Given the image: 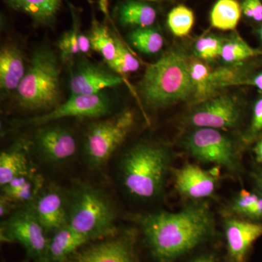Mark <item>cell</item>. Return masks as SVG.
Returning <instances> with one entry per match:
<instances>
[{"instance_id": "6da1fadb", "label": "cell", "mask_w": 262, "mask_h": 262, "mask_svg": "<svg viewBox=\"0 0 262 262\" xmlns=\"http://www.w3.org/2000/svg\"><path fill=\"white\" fill-rule=\"evenodd\" d=\"M155 262H177L214 235L215 219L206 201L194 202L178 212L158 211L139 220Z\"/></svg>"}, {"instance_id": "7a4b0ae2", "label": "cell", "mask_w": 262, "mask_h": 262, "mask_svg": "<svg viewBox=\"0 0 262 262\" xmlns=\"http://www.w3.org/2000/svg\"><path fill=\"white\" fill-rule=\"evenodd\" d=\"M172 158L168 146L155 141H140L129 147L119 161V181L124 192L136 201L158 198L171 172Z\"/></svg>"}, {"instance_id": "3957f363", "label": "cell", "mask_w": 262, "mask_h": 262, "mask_svg": "<svg viewBox=\"0 0 262 262\" xmlns=\"http://www.w3.org/2000/svg\"><path fill=\"white\" fill-rule=\"evenodd\" d=\"M139 94L144 104L154 110L193 98L190 60L185 53L173 48L148 65L139 82Z\"/></svg>"}, {"instance_id": "277c9868", "label": "cell", "mask_w": 262, "mask_h": 262, "mask_svg": "<svg viewBox=\"0 0 262 262\" xmlns=\"http://www.w3.org/2000/svg\"><path fill=\"white\" fill-rule=\"evenodd\" d=\"M117 218L113 199L100 188L84 184L69 191L68 225L91 242L115 235Z\"/></svg>"}, {"instance_id": "5b68a950", "label": "cell", "mask_w": 262, "mask_h": 262, "mask_svg": "<svg viewBox=\"0 0 262 262\" xmlns=\"http://www.w3.org/2000/svg\"><path fill=\"white\" fill-rule=\"evenodd\" d=\"M60 73L54 51L46 47L36 50L15 92L19 107L26 111L49 112L61 104Z\"/></svg>"}, {"instance_id": "8992f818", "label": "cell", "mask_w": 262, "mask_h": 262, "mask_svg": "<svg viewBox=\"0 0 262 262\" xmlns=\"http://www.w3.org/2000/svg\"><path fill=\"white\" fill-rule=\"evenodd\" d=\"M136 122L130 110L91 122L84 131L82 152L86 165L91 170L103 168L126 140Z\"/></svg>"}, {"instance_id": "52a82bcc", "label": "cell", "mask_w": 262, "mask_h": 262, "mask_svg": "<svg viewBox=\"0 0 262 262\" xmlns=\"http://www.w3.org/2000/svg\"><path fill=\"white\" fill-rule=\"evenodd\" d=\"M183 148L202 163L214 164L237 174L242 170L238 146L225 130L200 127L184 135Z\"/></svg>"}, {"instance_id": "ba28073f", "label": "cell", "mask_w": 262, "mask_h": 262, "mask_svg": "<svg viewBox=\"0 0 262 262\" xmlns=\"http://www.w3.org/2000/svg\"><path fill=\"white\" fill-rule=\"evenodd\" d=\"M48 237L46 229L27 206L15 208L2 222V241L20 244L35 261L47 262Z\"/></svg>"}, {"instance_id": "9c48e42d", "label": "cell", "mask_w": 262, "mask_h": 262, "mask_svg": "<svg viewBox=\"0 0 262 262\" xmlns=\"http://www.w3.org/2000/svg\"><path fill=\"white\" fill-rule=\"evenodd\" d=\"M113 103L106 95L70 96L66 102L39 116L16 121L18 126L39 127L70 117L98 119L111 113Z\"/></svg>"}, {"instance_id": "30bf717a", "label": "cell", "mask_w": 262, "mask_h": 262, "mask_svg": "<svg viewBox=\"0 0 262 262\" xmlns=\"http://www.w3.org/2000/svg\"><path fill=\"white\" fill-rule=\"evenodd\" d=\"M241 117L237 98L231 95H220L196 103L186 117L185 124L191 128L208 127L227 130L237 126Z\"/></svg>"}, {"instance_id": "8fae6325", "label": "cell", "mask_w": 262, "mask_h": 262, "mask_svg": "<svg viewBox=\"0 0 262 262\" xmlns=\"http://www.w3.org/2000/svg\"><path fill=\"white\" fill-rule=\"evenodd\" d=\"M33 146L40 159L53 166L67 165L78 150L77 139L70 129L51 123L38 127Z\"/></svg>"}, {"instance_id": "7c38bea8", "label": "cell", "mask_w": 262, "mask_h": 262, "mask_svg": "<svg viewBox=\"0 0 262 262\" xmlns=\"http://www.w3.org/2000/svg\"><path fill=\"white\" fill-rule=\"evenodd\" d=\"M136 233L127 230L88 244L66 262H138L136 251Z\"/></svg>"}, {"instance_id": "4fadbf2b", "label": "cell", "mask_w": 262, "mask_h": 262, "mask_svg": "<svg viewBox=\"0 0 262 262\" xmlns=\"http://www.w3.org/2000/svg\"><path fill=\"white\" fill-rule=\"evenodd\" d=\"M32 210L48 235L68 225L69 191L56 184L45 185L32 203Z\"/></svg>"}, {"instance_id": "5bb4252c", "label": "cell", "mask_w": 262, "mask_h": 262, "mask_svg": "<svg viewBox=\"0 0 262 262\" xmlns=\"http://www.w3.org/2000/svg\"><path fill=\"white\" fill-rule=\"evenodd\" d=\"M124 81V77L113 71L106 70L88 60H82L71 73V96L101 94L103 90L120 85Z\"/></svg>"}, {"instance_id": "9a60e30c", "label": "cell", "mask_w": 262, "mask_h": 262, "mask_svg": "<svg viewBox=\"0 0 262 262\" xmlns=\"http://www.w3.org/2000/svg\"><path fill=\"white\" fill-rule=\"evenodd\" d=\"M174 185L183 198L194 202L214 195L219 182V173L207 171L199 165L184 164L179 168H172Z\"/></svg>"}, {"instance_id": "2e32d148", "label": "cell", "mask_w": 262, "mask_h": 262, "mask_svg": "<svg viewBox=\"0 0 262 262\" xmlns=\"http://www.w3.org/2000/svg\"><path fill=\"white\" fill-rule=\"evenodd\" d=\"M224 229L231 262H245L254 243L262 237V224L227 215Z\"/></svg>"}, {"instance_id": "e0dca14e", "label": "cell", "mask_w": 262, "mask_h": 262, "mask_svg": "<svg viewBox=\"0 0 262 262\" xmlns=\"http://www.w3.org/2000/svg\"><path fill=\"white\" fill-rule=\"evenodd\" d=\"M27 69L23 53L15 45L8 44L0 51V89L4 95L16 92Z\"/></svg>"}, {"instance_id": "ac0fdd59", "label": "cell", "mask_w": 262, "mask_h": 262, "mask_svg": "<svg viewBox=\"0 0 262 262\" xmlns=\"http://www.w3.org/2000/svg\"><path fill=\"white\" fill-rule=\"evenodd\" d=\"M29 159V144L19 140L0 154V187L16 177L32 171Z\"/></svg>"}, {"instance_id": "d6986e66", "label": "cell", "mask_w": 262, "mask_h": 262, "mask_svg": "<svg viewBox=\"0 0 262 262\" xmlns=\"http://www.w3.org/2000/svg\"><path fill=\"white\" fill-rule=\"evenodd\" d=\"M91 243L67 225L50 234L47 262H66L79 249Z\"/></svg>"}, {"instance_id": "ffe728a7", "label": "cell", "mask_w": 262, "mask_h": 262, "mask_svg": "<svg viewBox=\"0 0 262 262\" xmlns=\"http://www.w3.org/2000/svg\"><path fill=\"white\" fill-rule=\"evenodd\" d=\"M45 186V181L34 170L16 177L1 187V195L15 206H27L34 201Z\"/></svg>"}, {"instance_id": "44dd1931", "label": "cell", "mask_w": 262, "mask_h": 262, "mask_svg": "<svg viewBox=\"0 0 262 262\" xmlns=\"http://www.w3.org/2000/svg\"><path fill=\"white\" fill-rule=\"evenodd\" d=\"M10 8L28 15L38 25H50L61 9L63 0H5Z\"/></svg>"}, {"instance_id": "7402d4cb", "label": "cell", "mask_w": 262, "mask_h": 262, "mask_svg": "<svg viewBox=\"0 0 262 262\" xmlns=\"http://www.w3.org/2000/svg\"><path fill=\"white\" fill-rule=\"evenodd\" d=\"M119 21L126 27L137 28L150 27L157 18V12L154 8L143 2L129 0L119 7Z\"/></svg>"}, {"instance_id": "603a6c76", "label": "cell", "mask_w": 262, "mask_h": 262, "mask_svg": "<svg viewBox=\"0 0 262 262\" xmlns=\"http://www.w3.org/2000/svg\"><path fill=\"white\" fill-rule=\"evenodd\" d=\"M227 215L253 222L262 220V196L256 192L242 189L227 207Z\"/></svg>"}, {"instance_id": "cb8c5ba5", "label": "cell", "mask_w": 262, "mask_h": 262, "mask_svg": "<svg viewBox=\"0 0 262 262\" xmlns=\"http://www.w3.org/2000/svg\"><path fill=\"white\" fill-rule=\"evenodd\" d=\"M91 48L89 36L82 34L78 21L74 16L72 28L63 34L58 42L61 59L64 62L70 61L77 55L89 53Z\"/></svg>"}, {"instance_id": "d4e9b609", "label": "cell", "mask_w": 262, "mask_h": 262, "mask_svg": "<svg viewBox=\"0 0 262 262\" xmlns=\"http://www.w3.org/2000/svg\"><path fill=\"white\" fill-rule=\"evenodd\" d=\"M242 8L237 0H218L211 12L213 28L222 31L234 30L241 19Z\"/></svg>"}, {"instance_id": "484cf974", "label": "cell", "mask_w": 262, "mask_h": 262, "mask_svg": "<svg viewBox=\"0 0 262 262\" xmlns=\"http://www.w3.org/2000/svg\"><path fill=\"white\" fill-rule=\"evenodd\" d=\"M89 37L91 49L100 53L108 66L113 63L117 54L116 43L108 27L94 18Z\"/></svg>"}, {"instance_id": "4316f807", "label": "cell", "mask_w": 262, "mask_h": 262, "mask_svg": "<svg viewBox=\"0 0 262 262\" xmlns=\"http://www.w3.org/2000/svg\"><path fill=\"white\" fill-rule=\"evenodd\" d=\"M128 39L136 49L148 55L156 54L164 46L163 35L149 27L135 29L129 34Z\"/></svg>"}, {"instance_id": "83f0119b", "label": "cell", "mask_w": 262, "mask_h": 262, "mask_svg": "<svg viewBox=\"0 0 262 262\" xmlns=\"http://www.w3.org/2000/svg\"><path fill=\"white\" fill-rule=\"evenodd\" d=\"M260 55L261 51L251 47L242 38L235 36L223 43L220 57L225 63L232 64Z\"/></svg>"}, {"instance_id": "f1b7e54d", "label": "cell", "mask_w": 262, "mask_h": 262, "mask_svg": "<svg viewBox=\"0 0 262 262\" xmlns=\"http://www.w3.org/2000/svg\"><path fill=\"white\" fill-rule=\"evenodd\" d=\"M211 70L201 60L190 61V74L194 87V103H199L211 97L209 92Z\"/></svg>"}, {"instance_id": "f546056e", "label": "cell", "mask_w": 262, "mask_h": 262, "mask_svg": "<svg viewBox=\"0 0 262 262\" xmlns=\"http://www.w3.org/2000/svg\"><path fill=\"white\" fill-rule=\"evenodd\" d=\"M114 39L116 43L117 54L113 63L108 65L112 71L119 75L123 76L127 74L133 73L140 68V62L134 56V55L124 42L115 34H113Z\"/></svg>"}, {"instance_id": "4dcf8cb0", "label": "cell", "mask_w": 262, "mask_h": 262, "mask_svg": "<svg viewBox=\"0 0 262 262\" xmlns=\"http://www.w3.org/2000/svg\"><path fill=\"white\" fill-rule=\"evenodd\" d=\"M168 26L176 37L188 35L194 23V15L192 10L184 5H179L170 10L168 15Z\"/></svg>"}, {"instance_id": "1f68e13d", "label": "cell", "mask_w": 262, "mask_h": 262, "mask_svg": "<svg viewBox=\"0 0 262 262\" xmlns=\"http://www.w3.org/2000/svg\"><path fill=\"white\" fill-rule=\"evenodd\" d=\"M223 40L216 36L208 35L200 38L194 46V53L203 61H212L220 57Z\"/></svg>"}, {"instance_id": "d6a6232c", "label": "cell", "mask_w": 262, "mask_h": 262, "mask_svg": "<svg viewBox=\"0 0 262 262\" xmlns=\"http://www.w3.org/2000/svg\"><path fill=\"white\" fill-rule=\"evenodd\" d=\"M262 137V96L256 100L253 105L252 117L251 124L245 141L246 143L252 142Z\"/></svg>"}, {"instance_id": "836d02e7", "label": "cell", "mask_w": 262, "mask_h": 262, "mask_svg": "<svg viewBox=\"0 0 262 262\" xmlns=\"http://www.w3.org/2000/svg\"><path fill=\"white\" fill-rule=\"evenodd\" d=\"M242 12L248 18L255 21H262V3L261 0H244L241 5Z\"/></svg>"}, {"instance_id": "e575fe53", "label": "cell", "mask_w": 262, "mask_h": 262, "mask_svg": "<svg viewBox=\"0 0 262 262\" xmlns=\"http://www.w3.org/2000/svg\"><path fill=\"white\" fill-rule=\"evenodd\" d=\"M18 207L15 206L14 204L7 200L6 198L0 196V216H1V218L5 220L7 217L9 216Z\"/></svg>"}, {"instance_id": "d590c367", "label": "cell", "mask_w": 262, "mask_h": 262, "mask_svg": "<svg viewBox=\"0 0 262 262\" xmlns=\"http://www.w3.org/2000/svg\"><path fill=\"white\" fill-rule=\"evenodd\" d=\"M188 262H218V261L214 253H205L198 255Z\"/></svg>"}, {"instance_id": "8d00e7d4", "label": "cell", "mask_w": 262, "mask_h": 262, "mask_svg": "<svg viewBox=\"0 0 262 262\" xmlns=\"http://www.w3.org/2000/svg\"><path fill=\"white\" fill-rule=\"evenodd\" d=\"M241 84L252 85L253 87L256 88L258 91L262 92V72L258 73L257 75L255 76V77L251 79V80L243 81V82H241ZM241 84H239V85H241Z\"/></svg>"}, {"instance_id": "74e56055", "label": "cell", "mask_w": 262, "mask_h": 262, "mask_svg": "<svg viewBox=\"0 0 262 262\" xmlns=\"http://www.w3.org/2000/svg\"><path fill=\"white\" fill-rule=\"evenodd\" d=\"M254 153L255 160L258 163L262 164V139L256 143L253 149Z\"/></svg>"}, {"instance_id": "f35d334b", "label": "cell", "mask_w": 262, "mask_h": 262, "mask_svg": "<svg viewBox=\"0 0 262 262\" xmlns=\"http://www.w3.org/2000/svg\"><path fill=\"white\" fill-rule=\"evenodd\" d=\"M98 7L101 12L110 18V12H108V0H98Z\"/></svg>"}, {"instance_id": "ab89813d", "label": "cell", "mask_w": 262, "mask_h": 262, "mask_svg": "<svg viewBox=\"0 0 262 262\" xmlns=\"http://www.w3.org/2000/svg\"><path fill=\"white\" fill-rule=\"evenodd\" d=\"M253 177H254L255 183H256V188H257L256 191L262 196V170L255 173Z\"/></svg>"}, {"instance_id": "60d3db41", "label": "cell", "mask_w": 262, "mask_h": 262, "mask_svg": "<svg viewBox=\"0 0 262 262\" xmlns=\"http://www.w3.org/2000/svg\"><path fill=\"white\" fill-rule=\"evenodd\" d=\"M145 1H150V2H163V1H169V0H145Z\"/></svg>"}, {"instance_id": "b9f144b4", "label": "cell", "mask_w": 262, "mask_h": 262, "mask_svg": "<svg viewBox=\"0 0 262 262\" xmlns=\"http://www.w3.org/2000/svg\"><path fill=\"white\" fill-rule=\"evenodd\" d=\"M259 36H260V39H261V40L262 42V25H261V28H260V30H259Z\"/></svg>"}]
</instances>
